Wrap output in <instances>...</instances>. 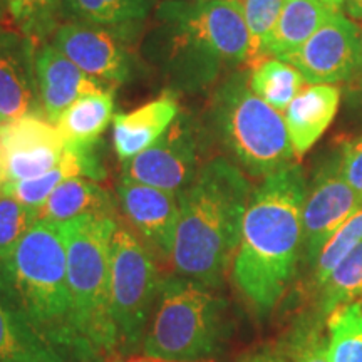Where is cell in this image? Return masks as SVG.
<instances>
[{"label":"cell","instance_id":"cell-12","mask_svg":"<svg viewBox=\"0 0 362 362\" xmlns=\"http://www.w3.org/2000/svg\"><path fill=\"white\" fill-rule=\"evenodd\" d=\"M280 61L304 76L307 84H337L357 72L359 27L334 12L310 39Z\"/></svg>","mask_w":362,"mask_h":362},{"label":"cell","instance_id":"cell-21","mask_svg":"<svg viewBox=\"0 0 362 362\" xmlns=\"http://www.w3.org/2000/svg\"><path fill=\"white\" fill-rule=\"evenodd\" d=\"M334 11L320 0H285L277 24L265 45V56L280 59L300 47Z\"/></svg>","mask_w":362,"mask_h":362},{"label":"cell","instance_id":"cell-1","mask_svg":"<svg viewBox=\"0 0 362 362\" xmlns=\"http://www.w3.org/2000/svg\"><path fill=\"white\" fill-rule=\"evenodd\" d=\"M307 183L297 163L267 176L248 200L232 264L233 282L259 314L284 297L304 247Z\"/></svg>","mask_w":362,"mask_h":362},{"label":"cell","instance_id":"cell-14","mask_svg":"<svg viewBox=\"0 0 362 362\" xmlns=\"http://www.w3.org/2000/svg\"><path fill=\"white\" fill-rule=\"evenodd\" d=\"M117 198L133 232L158 260H171L178 225V193L121 180Z\"/></svg>","mask_w":362,"mask_h":362},{"label":"cell","instance_id":"cell-32","mask_svg":"<svg viewBox=\"0 0 362 362\" xmlns=\"http://www.w3.org/2000/svg\"><path fill=\"white\" fill-rule=\"evenodd\" d=\"M342 178L362 197V136L344 141L337 156Z\"/></svg>","mask_w":362,"mask_h":362},{"label":"cell","instance_id":"cell-31","mask_svg":"<svg viewBox=\"0 0 362 362\" xmlns=\"http://www.w3.org/2000/svg\"><path fill=\"white\" fill-rule=\"evenodd\" d=\"M39 220V210L22 205L11 197H0V257L11 253Z\"/></svg>","mask_w":362,"mask_h":362},{"label":"cell","instance_id":"cell-28","mask_svg":"<svg viewBox=\"0 0 362 362\" xmlns=\"http://www.w3.org/2000/svg\"><path fill=\"white\" fill-rule=\"evenodd\" d=\"M320 288H322L320 307L327 315L341 305L359 300L362 297V242L349 255L344 257Z\"/></svg>","mask_w":362,"mask_h":362},{"label":"cell","instance_id":"cell-17","mask_svg":"<svg viewBox=\"0 0 362 362\" xmlns=\"http://www.w3.org/2000/svg\"><path fill=\"white\" fill-rule=\"evenodd\" d=\"M98 148L99 143L86 144V146H66L64 156L57 166L35 178L6 183L2 187V194L13 198L22 205L39 210L54 189L67 180L83 176V178L101 181L106 173Z\"/></svg>","mask_w":362,"mask_h":362},{"label":"cell","instance_id":"cell-23","mask_svg":"<svg viewBox=\"0 0 362 362\" xmlns=\"http://www.w3.org/2000/svg\"><path fill=\"white\" fill-rule=\"evenodd\" d=\"M248 83L257 96L279 112L287 110L293 98L307 84L304 76L296 67L277 57L265 59L253 67L248 74Z\"/></svg>","mask_w":362,"mask_h":362},{"label":"cell","instance_id":"cell-24","mask_svg":"<svg viewBox=\"0 0 362 362\" xmlns=\"http://www.w3.org/2000/svg\"><path fill=\"white\" fill-rule=\"evenodd\" d=\"M155 0H64V11L76 22L104 27L133 25L144 21Z\"/></svg>","mask_w":362,"mask_h":362},{"label":"cell","instance_id":"cell-4","mask_svg":"<svg viewBox=\"0 0 362 362\" xmlns=\"http://www.w3.org/2000/svg\"><path fill=\"white\" fill-rule=\"evenodd\" d=\"M156 19L151 42L175 89H205L225 67L248 61L242 0H165Z\"/></svg>","mask_w":362,"mask_h":362},{"label":"cell","instance_id":"cell-27","mask_svg":"<svg viewBox=\"0 0 362 362\" xmlns=\"http://www.w3.org/2000/svg\"><path fill=\"white\" fill-rule=\"evenodd\" d=\"M21 34L37 45L56 33L64 0H0Z\"/></svg>","mask_w":362,"mask_h":362},{"label":"cell","instance_id":"cell-6","mask_svg":"<svg viewBox=\"0 0 362 362\" xmlns=\"http://www.w3.org/2000/svg\"><path fill=\"white\" fill-rule=\"evenodd\" d=\"M226 302L214 288L180 275L163 279L143 354L173 362H208L226 337Z\"/></svg>","mask_w":362,"mask_h":362},{"label":"cell","instance_id":"cell-38","mask_svg":"<svg viewBox=\"0 0 362 362\" xmlns=\"http://www.w3.org/2000/svg\"><path fill=\"white\" fill-rule=\"evenodd\" d=\"M357 72L362 74V29H359V61H357Z\"/></svg>","mask_w":362,"mask_h":362},{"label":"cell","instance_id":"cell-18","mask_svg":"<svg viewBox=\"0 0 362 362\" xmlns=\"http://www.w3.org/2000/svg\"><path fill=\"white\" fill-rule=\"evenodd\" d=\"M178 115L180 106L173 94H163L138 110L116 115L112 119V144L121 163L151 148Z\"/></svg>","mask_w":362,"mask_h":362},{"label":"cell","instance_id":"cell-26","mask_svg":"<svg viewBox=\"0 0 362 362\" xmlns=\"http://www.w3.org/2000/svg\"><path fill=\"white\" fill-rule=\"evenodd\" d=\"M0 362H67L45 347L0 302Z\"/></svg>","mask_w":362,"mask_h":362},{"label":"cell","instance_id":"cell-22","mask_svg":"<svg viewBox=\"0 0 362 362\" xmlns=\"http://www.w3.org/2000/svg\"><path fill=\"white\" fill-rule=\"evenodd\" d=\"M115 96L112 90L89 94L72 104L57 119V129L66 146H86L99 143L107 124L115 119Z\"/></svg>","mask_w":362,"mask_h":362},{"label":"cell","instance_id":"cell-3","mask_svg":"<svg viewBox=\"0 0 362 362\" xmlns=\"http://www.w3.org/2000/svg\"><path fill=\"white\" fill-rule=\"evenodd\" d=\"M242 170L225 158L205 163L178 193L180 215L171 250L176 275L216 288L237 253L252 194Z\"/></svg>","mask_w":362,"mask_h":362},{"label":"cell","instance_id":"cell-7","mask_svg":"<svg viewBox=\"0 0 362 362\" xmlns=\"http://www.w3.org/2000/svg\"><path fill=\"white\" fill-rule=\"evenodd\" d=\"M211 121L226 151L255 178H267L297 158L284 115L253 93L247 72L230 76L216 89Z\"/></svg>","mask_w":362,"mask_h":362},{"label":"cell","instance_id":"cell-39","mask_svg":"<svg viewBox=\"0 0 362 362\" xmlns=\"http://www.w3.org/2000/svg\"><path fill=\"white\" fill-rule=\"evenodd\" d=\"M0 197H2V188H0Z\"/></svg>","mask_w":362,"mask_h":362},{"label":"cell","instance_id":"cell-29","mask_svg":"<svg viewBox=\"0 0 362 362\" xmlns=\"http://www.w3.org/2000/svg\"><path fill=\"white\" fill-rule=\"evenodd\" d=\"M362 242V206L351 215L344 223L332 233L322 250L319 252L314 262V279L319 287L329 279L332 270L341 264L344 257H347Z\"/></svg>","mask_w":362,"mask_h":362},{"label":"cell","instance_id":"cell-13","mask_svg":"<svg viewBox=\"0 0 362 362\" xmlns=\"http://www.w3.org/2000/svg\"><path fill=\"white\" fill-rule=\"evenodd\" d=\"M361 206L362 197L342 178L334 158L315 175L305 193L302 226L307 259L312 264L332 233Z\"/></svg>","mask_w":362,"mask_h":362},{"label":"cell","instance_id":"cell-20","mask_svg":"<svg viewBox=\"0 0 362 362\" xmlns=\"http://www.w3.org/2000/svg\"><path fill=\"white\" fill-rule=\"evenodd\" d=\"M112 214L115 202L110 192L99 187L98 181L78 176L64 181L54 189L47 202L39 208V220L64 223L83 215Z\"/></svg>","mask_w":362,"mask_h":362},{"label":"cell","instance_id":"cell-37","mask_svg":"<svg viewBox=\"0 0 362 362\" xmlns=\"http://www.w3.org/2000/svg\"><path fill=\"white\" fill-rule=\"evenodd\" d=\"M320 2L325 4L329 8H332L334 12H341L342 11V0H320Z\"/></svg>","mask_w":362,"mask_h":362},{"label":"cell","instance_id":"cell-11","mask_svg":"<svg viewBox=\"0 0 362 362\" xmlns=\"http://www.w3.org/2000/svg\"><path fill=\"white\" fill-rule=\"evenodd\" d=\"M52 44L86 74L111 90L128 83L133 74V57L116 27L74 21L57 27Z\"/></svg>","mask_w":362,"mask_h":362},{"label":"cell","instance_id":"cell-40","mask_svg":"<svg viewBox=\"0 0 362 362\" xmlns=\"http://www.w3.org/2000/svg\"><path fill=\"white\" fill-rule=\"evenodd\" d=\"M4 123V121H2V117H0V124H2Z\"/></svg>","mask_w":362,"mask_h":362},{"label":"cell","instance_id":"cell-34","mask_svg":"<svg viewBox=\"0 0 362 362\" xmlns=\"http://www.w3.org/2000/svg\"><path fill=\"white\" fill-rule=\"evenodd\" d=\"M245 362H296L292 354H282V352H262V354L252 356Z\"/></svg>","mask_w":362,"mask_h":362},{"label":"cell","instance_id":"cell-16","mask_svg":"<svg viewBox=\"0 0 362 362\" xmlns=\"http://www.w3.org/2000/svg\"><path fill=\"white\" fill-rule=\"evenodd\" d=\"M35 74L45 119L56 124L67 107L89 94L111 90L64 56L54 44H40L35 51Z\"/></svg>","mask_w":362,"mask_h":362},{"label":"cell","instance_id":"cell-30","mask_svg":"<svg viewBox=\"0 0 362 362\" xmlns=\"http://www.w3.org/2000/svg\"><path fill=\"white\" fill-rule=\"evenodd\" d=\"M285 0H242L248 35H250V52L247 64L252 67L264 62L265 45L272 30L277 24Z\"/></svg>","mask_w":362,"mask_h":362},{"label":"cell","instance_id":"cell-9","mask_svg":"<svg viewBox=\"0 0 362 362\" xmlns=\"http://www.w3.org/2000/svg\"><path fill=\"white\" fill-rule=\"evenodd\" d=\"M202 170L200 139L188 115H178L158 141L123 161V178L180 193Z\"/></svg>","mask_w":362,"mask_h":362},{"label":"cell","instance_id":"cell-10","mask_svg":"<svg viewBox=\"0 0 362 362\" xmlns=\"http://www.w3.org/2000/svg\"><path fill=\"white\" fill-rule=\"evenodd\" d=\"M66 153L57 126L42 116H24L0 124V188L52 170Z\"/></svg>","mask_w":362,"mask_h":362},{"label":"cell","instance_id":"cell-35","mask_svg":"<svg viewBox=\"0 0 362 362\" xmlns=\"http://www.w3.org/2000/svg\"><path fill=\"white\" fill-rule=\"evenodd\" d=\"M342 11L352 22H362V0H342Z\"/></svg>","mask_w":362,"mask_h":362},{"label":"cell","instance_id":"cell-19","mask_svg":"<svg viewBox=\"0 0 362 362\" xmlns=\"http://www.w3.org/2000/svg\"><path fill=\"white\" fill-rule=\"evenodd\" d=\"M341 103V89L336 84H310L293 98L284 111L285 126L297 158L304 156L322 136Z\"/></svg>","mask_w":362,"mask_h":362},{"label":"cell","instance_id":"cell-25","mask_svg":"<svg viewBox=\"0 0 362 362\" xmlns=\"http://www.w3.org/2000/svg\"><path fill=\"white\" fill-rule=\"evenodd\" d=\"M330 362H362V302L341 305L327 320Z\"/></svg>","mask_w":362,"mask_h":362},{"label":"cell","instance_id":"cell-36","mask_svg":"<svg viewBox=\"0 0 362 362\" xmlns=\"http://www.w3.org/2000/svg\"><path fill=\"white\" fill-rule=\"evenodd\" d=\"M104 362H173V361H165L158 359V357H149V356H128V357H111V359Z\"/></svg>","mask_w":362,"mask_h":362},{"label":"cell","instance_id":"cell-15","mask_svg":"<svg viewBox=\"0 0 362 362\" xmlns=\"http://www.w3.org/2000/svg\"><path fill=\"white\" fill-rule=\"evenodd\" d=\"M37 45L19 30H0V117L44 116L35 74Z\"/></svg>","mask_w":362,"mask_h":362},{"label":"cell","instance_id":"cell-5","mask_svg":"<svg viewBox=\"0 0 362 362\" xmlns=\"http://www.w3.org/2000/svg\"><path fill=\"white\" fill-rule=\"evenodd\" d=\"M61 226L72 324L90 362H104L119 352L111 317V243L117 221L112 215H83Z\"/></svg>","mask_w":362,"mask_h":362},{"label":"cell","instance_id":"cell-2","mask_svg":"<svg viewBox=\"0 0 362 362\" xmlns=\"http://www.w3.org/2000/svg\"><path fill=\"white\" fill-rule=\"evenodd\" d=\"M0 302L33 336L67 362H90L72 324L61 223L37 220L0 257Z\"/></svg>","mask_w":362,"mask_h":362},{"label":"cell","instance_id":"cell-33","mask_svg":"<svg viewBox=\"0 0 362 362\" xmlns=\"http://www.w3.org/2000/svg\"><path fill=\"white\" fill-rule=\"evenodd\" d=\"M292 356L296 362H330L327 341L320 339L317 334L298 339L293 346Z\"/></svg>","mask_w":362,"mask_h":362},{"label":"cell","instance_id":"cell-8","mask_svg":"<svg viewBox=\"0 0 362 362\" xmlns=\"http://www.w3.org/2000/svg\"><path fill=\"white\" fill-rule=\"evenodd\" d=\"M160 285L155 255L133 228L117 223L111 243V317L119 352L143 349Z\"/></svg>","mask_w":362,"mask_h":362}]
</instances>
